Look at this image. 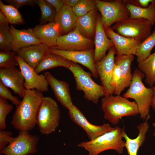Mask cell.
<instances>
[{"label": "cell", "mask_w": 155, "mask_h": 155, "mask_svg": "<svg viewBox=\"0 0 155 155\" xmlns=\"http://www.w3.org/2000/svg\"><path fill=\"white\" fill-rule=\"evenodd\" d=\"M104 30L107 36L114 44L117 55H136L141 42L119 34L110 27Z\"/></svg>", "instance_id": "cell-16"}, {"label": "cell", "mask_w": 155, "mask_h": 155, "mask_svg": "<svg viewBox=\"0 0 155 155\" xmlns=\"http://www.w3.org/2000/svg\"><path fill=\"white\" fill-rule=\"evenodd\" d=\"M44 75L57 100L68 110L73 104L68 84L57 79L49 71L45 72Z\"/></svg>", "instance_id": "cell-18"}, {"label": "cell", "mask_w": 155, "mask_h": 155, "mask_svg": "<svg viewBox=\"0 0 155 155\" xmlns=\"http://www.w3.org/2000/svg\"><path fill=\"white\" fill-rule=\"evenodd\" d=\"M16 52L13 51H0V69H3L18 65L16 57Z\"/></svg>", "instance_id": "cell-34"}, {"label": "cell", "mask_w": 155, "mask_h": 155, "mask_svg": "<svg viewBox=\"0 0 155 155\" xmlns=\"http://www.w3.org/2000/svg\"><path fill=\"white\" fill-rule=\"evenodd\" d=\"M153 125L154 127V128H155L154 130V135H155V123H154L153 124Z\"/></svg>", "instance_id": "cell-45"}, {"label": "cell", "mask_w": 155, "mask_h": 155, "mask_svg": "<svg viewBox=\"0 0 155 155\" xmlns=\"http://www.w3.org/2000/svg\"><path fill=\"white\" fill-rule=\"evenodd\" d=\"M129 11L130 17L135 18H142L150 22L153 26L155 24V0L146 7H137L123 0Z\"/></svg>", "instance_id": "cell-27"}, {"label": "cell", "mask_w": 155, "mask_h": 155, "mask_svg": "<svg viewBox=\"0 0 155 155\" xmlns=\"http://www.w3.org/2000/svg\"><path fill=\"white\" fill-rule=\"evenodd\" d=\"M39 140L37 135L29 131H20L13 141L0 151L5 155H27L37 152L36 147Z\"/></svg>", "instance_id": "cell-9"}, {"label": "cell", "mask_w": 155, "mask_h": 155, "mask_svg": "<svg viewBox=\"0 0 155 155\" xmlns=\"http://www.w3.org/2000/svg\"><path fill=\"white\" fill-rule=\"evenodd\" d=\"M78 18L72 7L65 4L57 13L54 22L59 25L61 32L69 33L75 29Z\"/></svg>", "instance_id": "cell-25"}, {"label": "cell", "mask_w": 155, "mask_h": 155, "mask_svg": "<svg viewBox=\"0 0 155 155\" xmlns=\"http://www.w3.org/2000/svg\"><path fill=\"white\" fill-rule=\"evenodd\" d=\"M37 0H6L5 1L16 8L26 5L34 7L37 4Z\"/></svg>", "instance_id": "cell-39"}, {"label": "cell", "mask_w": 155, "mask_h": 155, "mask_svg": "<svg viewBox=\"0 0 155 155\" xmlns=\"http://www.w3.org/2000/svg\"><path fill=\"white\" fill-rule=\"evenodd\" d=\"M0 81L15 94L23 98L26 90L24 87V80L20 70L15 67L0 69Z\"/></svg>", "instance_id": "cell-15"}, {"label": "cell", "mask_w": 155, "mask_h": 155, "mask_svg": "<svg viewBox=\"0 0 155 155\" xmlns=\"http://www.w3.org/2000/svg\"><path fill=\"white\" fill-rule=\"evenodd\" d=\"M122 131V128L115 127L112 130L93 140L79 143L78 146L88 151V155H98L109 150H115L121 154L125 147V141L123 140Z\"/></svg>", "instance_id": "cell-4"}, {"label": "cell", "mask_w": 155, "mask_h": 155, "mask_svg": "<svg viewBox=\"0 0 155 155\" xmlns=\"http://www.w3.org/2000/svg\"><path fill=\"white\" fill-rule=\"evenodd\" d=\"M0 97L8 100L16 106L20 104L21 101L18 98L13 96L8 88L0 81Z\"/></svg>", "instance_id": "cell-36"}, {"label": "cell", "mask_w": 155, "mask_h": 155, "mask_svg": "<svg viewBox=\"0 0 155 155\" xmlns=\"http://www.w3.org/2000/svg\"><path fill=\"white\" fill-rule=\"evenodd\" d=\"M36 2L41 12L40 25L54 21L57 13L55 8L46 0H37Z\"/></svg>", "instance_id": "cell-30"}, {"label": "cell", "mask_w": 155, "mask_h": 155, "mask_svg": "<svg viewBox=\"0 0 155 155\" xmlns=\"http://www.w3.org/2000/svg\"><path fill=\"white\" fill-rule=\"evenodd\" d=\"M101 108L104 119L114 125L117 124L123 117L134 116L139 114L136 102L130 101L120 95L103 97Z\"/></svg>", "instance_id": "cell-3"}, {"label": "cell", "mask_w": 155, "mask_h": 155, "mask_svg": "<svg viewBox=\"0 0 155 155\" xmlns=\"http://www.w3.org/2000/svg\"><path fill=\"white\" fill-rule=\"evenodd\" d=\"M36 90H26L20 104L16 106L11 123L19 131H29L37 124L38 109L43 96Z\"/></svg>", "instance_id": "cell-1"}, {"label": "cell", "mask_w": 155, "mask_h": 155, "mask_svg": "<svg viewBox=\"0 0 155 155\" xmlns=\"http://www.w3.org/2000/svg\"><path fill=\"white\" fill-rule=\"evenodd\" d=\"M154 79H155V74Z\"/></svg>", "instance_id": "cell-46"}, {"label": "cell", "mask_w": 155, "mask_h": 155, "mask_svg": "<svg viewBox=\"0 0 155 155\" xmlns=\"http://www.w3.org/2000/svg\"><path fill=\"white\" fill-rule=\"evenodd\" d=\"M64 4L71 7L75 6L80 0H63Z\"/></svg>", "instance_id": "cell-43"}, {"label": "cell", "mask_w": 155, "mask_h": 155, "mask_svg": "<svg viewBox=\"0 0 155 155\" xmlns=\"http://www.w3.org/2000/svg\"><path fill=\"white\" fill-rule=\"evenodd\" d=\"M13 41L10 26L0 24V51H12Z\"/></svg>", "instance_id": "cell-32"}, {"label": "cell", "mask_w": 155, "mask_h": 155, "mask_svg": "<svg viewBox=\"0 0 155 155\" xmlns=\"http://www.w3.org/2000/svg\"><path fill=\"white\" fill-rule=\"evenodd\" d=\"M9 23L7 19L3 12L0 10V24L7 26Z\"/></svg>", "instance_id": "cell-42"}, {"label": "cell", "mask_w": 155, "mask_h": 155, "mask_svg": "<svg viewBox=\"0 0 155 155\" xmlns=\"http://www.w3.org/2000/svg\"><path fill=\"white\" fill-rule=\"evenodd\" d=\"M116 54V49L113 46L108 50V53L102 59L95 63L98 76L105 90V96L112 95L114 93L111 86V82Z\"/></svg>", "instance_id": "cell-12"}, {"label": "cell", "mask_w": 155, "mask_h": 155, "mask_svg": "<svg viewBox=\"0 0 155 155\" xmlns=\"http://www.w3.org/2000/svg\"><path fill=\"white\" fill-rule=\"evenodd\" d=\"M132 74L129 88L123 96L135 100L138 106L140 118L145 120L150 117L149 112L154 95V90L152 87L147 88L144 85L142 80L145 75L139 69H135Z\"/></svg>", "instance_id": "cell-2"}, {"label": "cell", "mask_w": 155, "mask_h": 155, "mask_svg": "<svg viewBox=\"0 0 155 155\" xmlns=\"http://www.w3.org/2000/svg\"><path fill=\"white\" fill-rule=\"evenodd\" d=\"M13 108V106L9 104L7 99L0 97V130L5 129L7 117Z\"/></svg>", "instance_id": "cell-35"}, {"label": "cell", "mask_w": 155, "mask_h": 155, "mask_svg": "<svg viewBox=\"0 0 155 155\" xmlns=\"http://www.w3.org/2000/svg\"><path fill=\"white\" fill-rule=\"evenodd\" d=\"M71 62L59 55L47 53L34 70L36 73L38 74L44 70L58 67H63L68 69Z\"/></svg>", "instance_id": "cell-26"}, {"label": "cell", "mask_w": 155, "mask_h": 155, "mask_svg": "<svg viewBox=\"0 0 155 155\" xmlns=\"http://www.w3.org/2000/svg\"><path fill=\"white\" fill-rule=\"evenodd\" d=\"M155 46V29L151 34L140 44L136 54L138 63L149 57L151 54V51Z\"/></svg>", "instance_id": "cell-29"}, {"label": "cell", "mask_w": 155, "mask_h": 155, "mask_svg": "<svg viewBox=\"0 0 155 155\" xmlns=\"http://www.w3.org/2000/svg\"><path fill=\"white\" fill-rule=\"evenodd\" d=\"M36 37L41 43L49 48L56 45L58 39L61 33L58 24L54 21L43 25H38L32 29Z\"/></svg>", "instance_id": "cell-19"}, {"label": "cell", "mask_w": 155, "mask_h": 155, "mask_svg": "<svg viewBox=\"0 0 155 155\" xmlns=\"http://www.w3.org/2000/svg\"><path fill=\"white\" fill-rule=\"evenodd\" d=\"M152 26L145 19L129 17L117 22L112 28L119 34L142 42L151 34Z\"/></svg>", "instance_id": "cell-7"}, {"label": "cell", "mask_w": 155, "mask_h": 155, "mask_svg": "<svg viewBox=\"0 0 155 155\" xmlns=\"http://www.w3.org/2000/svg\"><path fill=\"white\" fill-rule=\"evenodd\" d=\"M121 81V75L120 69L119 66L115 63L111 82V86L114 91V94L118 90Z\"/></svg>", "instance_id": "cell-37"}, {"label": "cell", "mask_w": 155, "mask_h": 155, "mask_svg": "<svg viewBox=\"0 0 155 155\" xmlns=\"http://www.w3.org/2000/svg\"><path fill=\"white\" fill-rule=\"evenodd\" d=\"M130 4L135 6L141 7H148L154 0H127Z\"/></svg>", "instance_id": "cell-40"}, {"label": "cell", "mask_w": 155, "mask_h": 155, "mask_svg": "<svg viewBox=\"0 0 155 155\" xmlns=\"http://www.w3.org/2000/svg\"><path fill=\"white\" fill-rule=\"evenodd\" d=\"M97 8L101 14L104 29L112 24L130 17L129 11L123 0L106 1L96 0Z\"/></svg>", "instance_id": "cell-8"}, {"label": "cell", "mask_w": 155, "mask_h": 155, "mask_svg": "<svg viewBox=\"0 0 155 155\" xmlns=\"http://www.w3.org/2000/svg\"><path fill=\"white\" fill-rule=\"evenodd\" d=\"M94 51L93 49L84 51H72L49 48L47 53L59 55L70 61L82 65L90 71L94 78H97L98 75L94 61Z\"/></svg>", "instance_id": "cell-10"}, {"label": "cell", "mask_w": 155, "mask_h": 155, "mask_svg": "<svg viewBox=\"0 0 155 155\" xmlns=\"http://www.w3.org/2000/svg\"><path fill=\"white\" fill-rule=\"evenodd\" d=\"M12 133L9 131L0 130V151L2 150L14 139Z\"/></svg>", "instance_id": "cell-38"}, {"label": "cell", "mask_w": 155, "mask_h": 155, "mask_svg": "<svg viewBox=\"0 0 155 155\" xmlns=\"http://www.w3.org/2000/svg\"><path fill=\"white\" fill-rule=\"evenodd\" d=\"M94 36V59L95 63L102 59L106 55L107 50L114 46L113 41L106 33L101 17L98 15H97Z\"/></svg>", "instance_id": "cell-17"}, {"label": "cell", "mask_w": 155, "mask_h": 155, "mask_svg": "<svg viewBox=\"0 0 155 155\" xmlns=\"http://www.w3.org/2000/svg\"><path fill=\"white\" fill-rule=\"evenodd\" d=\"M16 59L24 76L26 89H36L42 92H47L49 84L44 75L36 73L34 69L20 57L17 55Z\"/></svg>", "instance_id": "cell-14"}, {"label": "cell", "mask_w": 155, "mask_h": 155, "mask_svg": "<svg viewBox=\"0 0 155 155\" xmlns=\"http://www.w3.org/2000/svg\"><path fill=\"white\" fill-rule=\"evenodd\" d=\"M71 120L80 127L86 132L90 140H93L104 133L113 129L108 123L97 125L90 123L81 111L73 104L68 110Z\"/></svg>", "instance_id": "cell-11"}, {"label": "cell", "mask_w": 155, "mask_h": 155, "mask_svg": "<svg viewBox=\"0 0 155 155\" xmlns=\"http://www.w3.org/2000/svg\"><path fill=\"white\" fill-rule=\"evenodd\" d=\"M0 10L7 18L8 22L11 24H24V21L18 9L11 5L4 4L0 0Z\"/></svg>", "instance_id": "cell-31"}, {"label": "cell", "mask_w": 155, "mask_h": 155, "mask_svg": "<svg viewBox=\"0 0 155 155\" xmlns=\"http://www.w3.org/2000/svg\"><path fill=\"white\" fill-rule=\"evenodd\" d=\"M97 8L95 0H80L72 8L73 11L78 18L82 17Z\"/></svg>", "instance_id": "cell-33"}, {"label": "cell", "mask_w": 155, "mask_h": 155, "mask_svg": "<svg viewBox=\"0 0 155 155\" xmlns=\"http://www.w3.org/2000/svg\"><path fill=\"white\" fill-rule=\"evenodd\" d=\"M154 91V95L152 100L151 106L155 112V86L152 87Z\"/></svg>", "instance_id": "cell-44"}, {"label": "cell", "mask_w": 155, "mask_h": 155, "mask_svg": "<svg viewBox=\"0 0 155 155\" xmlns=\"http://www.w3.org/2000/svg\"><path fill=\"white\" fill-rule=\"evenodd\" d=\"M68 69L73 75L76 89L84 92V98L97 104L100 98L106 96L104 87L93 81L91 73L86 72L81 66L73 62Z\"/></svg>", "instance_id": "cell-5"}, {"label": "cell", "mask_w": 155, "mask_h": 155, "mask_svg": "<svg viewBox=\"0 0 155 155\" xmlns=\"http://www.w3.org/2000/svg\"><path fill=\"white\" fill-rule=\"evenodd\" d=\"M96 9L78 18L75 26V29L84 36L91 40L94 36L95 32L97 17Z\"/></svg>", "instance_id": "cell-24"}, {"label": "cell", "mask_w": 155, "mask_h": 155, "mask_svg": "<svg viewBox=\"0 0 155 155\" xmlns=\"http://www.w3.org/2000/svg\"><path fill=\"white\" fill-rule=\"evenodd\" d=\"M10 30L13 39L12 51L16 52L22 48L42 43L35 36L32 28L18 30L11 25Z\"/></svg>", "instance_id": "cell-21"}, {"label": "cell", "mask_w": 155, "mask_h": 155, "mask_svg": "<svg viewBox=\"0 0 155 155\" xmlns=\"http://www.w3.org/2000/svg\"><path fill=\"white\" fill-rule=\"evenodd\" d=\"M134 59V55H132L115 57V63L119 66L121 75V84L115 95H120L125 88L129 87L133 78L131 66Z\"/></svg>", "instance_id": "cell-22"}, {"label": "cell", "mask_w": 155, "mask_h": 155, "mask_svg": "<svg viewBox=\"0 0 155 155\" xmlns=\"http://www.w3.org/2000/svg\"><path fill=\"white\" fill-rule=\"evenodd\" d=\"M55 9L57 12H59L65 5L63 0H46Z\"/></svg>", "instance_id": "cell-41"}, {"label": "cell", "mask_w": 155, "mask_h": 155, "mask_svg": "<svg viewBox=\"0 0 155 155\" xmlns=\"http://www.w3.org/2000/svg\"><path fill=\"white\" fill-rule=\"evenodd\" d=\"M149 119L147 118L145 121L137 126L139 133L135 138H130L125 133L124 128H122V136L125 140V147L129 155H137L140 148L146 139V134L149 127L148 122Z\"/></svg>", "instance_id": "cell-23"}, {"label": "cell", "mask_w": 155, "mask_h": 155, "mask_svg": "<svg viewBox=\"0 0 155 155\" xmlns=\"http://www.w3.org/2000/svg\"><path fill=\"white\" fill-rule=\"evenodd\" d=\"M49 48L46 44L41 43L22 48L16 52L17 55L35 69L47 53Z\"/></svg>", "instance_id": "cell-20"}, {"label": "cell", "mask_w": 155, "mask_h": 155, "mask_svg": "<svg viewBox=\"0 0 155 155\" xmlns=\"http://www.w3.org/2000/svg\"><path fill=\"white\" fill-rule=\"evenodd\" d=\"M60 117V111L55 100L51 97L43 96L37 115L40 132L48 135L55 131L59 124Z\"/></svg>", "instance_id": "cell-6"}, {"label": "cell", "mask_w": 155, "mask_h": 155, "mask_svg": "<svg viewBox=\"0 0 155 155\" xmlns=\"http://www.w3.org/2000/svg\"><path fill=\"white\" fill-rule=\"evenodd\" d=\"M92 40L82 35L74 29L68 34L61 35L58 39L55 46L51 47L57 49L72 51H80L92 49Z\"/></svg>", "instance_id": "cell-13"}, {"label": "cell", "mask_w": 155, "mask_h": 155, "mask_svg": "<svg viewBox=\"0 0 155 155\" xmlns=\"http://www.w3.org/2000/svg\"><path fill=\"white\" fill-rule=\"evenodd\" d=\"M139 69L145 75V82L151 87L155 83V52L142 61L138 63Z\"/></svg>", "instance_id": "cell-28"}]
</instances>
